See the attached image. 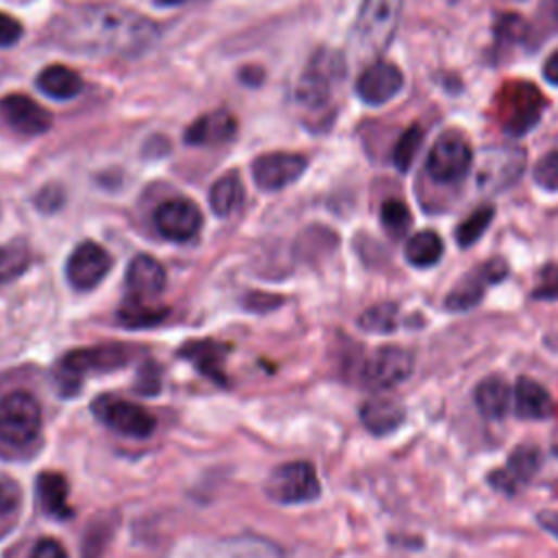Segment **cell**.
Wrapping results in <instances>:
<instances>
[{
  "mask_svg": "<svg viewBox=\"0 0 558 558\" xmlns=\"http://www.w3.org/2000/svg\"><path fill=\"white\" fill-rule=\"evenodd\" d=\"M160 27L118 5H79L58 14L47 38L81 55L140 58L160 40Z\"/></svg>",
  "mask_w": 558,
  "mask_h": 558,
  "instance_id": "obj_1",
  "label": "cell"
},
{
  "mask_svg": "<svg viewBox=\"0 0 558 558\" xmlns=\"http://www.w3.org/2000/svg\"><path fill=\"white\" fill-rule=\"evenodd\" d=\"M347 62L343 53L319 49L297 81V103L310 112H321L332 105L337 88L345 81Z\"/></svg>",
  "mask_w": 558,
  "mask_h": 558,
  "instance_id": "obj_2",
  "label": "cell"
},
{
  "mask_svg": "<svg viewBox=\"0 0 558 558\" xmlns=\"http://www.w3.org/2000/svg\"><path fill=\"white\" fill-rule=\"evenodd\" d=\"M493 110L502 131L510 138H521L538 125L545 112V97L530 81H508L499 88Z\"/></svg>",
  "mask_w": 558,
  "mask_h": 558,
  "instance_id": "obj_3",
  "label": "cell"
},
{
  "mask_svg": "<svg viewBox=\"0 0 558 558\" xmlns=\"http://www.w3.org/2000/svg\"><path fill=\"white\" fill-rule=\"evenodd\" d=\"M131 360V352L125 345H99L90 350H75L66 354L53 371L58 393L73 397L90 371L123 369Z\"/></svg>",
  "mask_w": 558,
  "mask_h": 558,
  "instance_id": "obj_4",
  "label": "cell"
},
{
  "mask_svg": "<svg viewBox=\"0 0 558 558\" xmlns=\"http://www.w3.org/2000/svg\"><path fill=\"white\" fill-rule=\"evenodd\" d=\"M404 0H363L354 27V49L360 58H376L389 49L400 27Z\"/></svg>",
  "mask_w": 558,
  "mask_h": 558,
  "instance_id": "obj_5",
  "label": "cell"
},
{
  "mask_svg": "<svg viewBox=\"0 0 558 558\" xmlns=\"http://www.w3.org/2000/svg\"><path fill=\"white\" fill-rule=\"evenodd\" d=\"M166 558H284L282 547L262 536L201 538L177 545Z\"/></svg>",
  "mask_w": 558,
  "mask_h": 558,
  "instance_id": "obj_6",
  "label": "cell"
},
{
  "mask_svg": "<svg viewBox=\"0 0 558 558\" xmlns=\"http://www.w3.org/2000/svg\"><path fill=\"white\" fill-rule=\"evenodd\" d=\"M42 430V408L31 393H12L0 400V443L29 447Z\"/></svg>",
  "mask_w": 558,
  "mask_h": 558,
  "instance_id": "obj_7",
  "label": "cell"
},
{
  "mask_svg": "<svg viewBox=\"0 0 558 558\" xmlns=\"http://www.w3.org/2000/svg\"><path fill=\"white\" fill-rule=\"evenodd\" d=\"M264 491L268 499L277 504H306L321 495V482L317 469L306 460L284 462L270 471Z\"/></svg>",
  "mask_w": 558,
  "mask_h": 558,
  "instance_id": "obj_8",
  "label": "cell"
},
{
  "mask_svg": "<svg viewBox=\"0 0 558 558\" xmlns=\"http://www.w3.org/2000/svg\"><path fill=\"white\" fill-rule=\"evenodd\" d=\"M525 168V151L515 144L489 147L480 153L475 166V183L482 192H502L517 183Z\"/></svg>",
  "mask_w": 558,
  "mask_h": 558,
  "instance_id": "obj_9",
  "label": "cell"
},
{
  "mask_svg": "<svg viewBox=\"0 0 558 558\" xmlns=\"http://www.w3.org/2000/svg\"><path fill=\"white\" fill-rule=\"evenodd\" d=\"M92 413L103 426L131 439H147L155 432L157 426L155 417L147 408L114 395H101L94 400Z\"/></svg>",
  "mask_w": 558,
  "mask_h": 558,
  "instance_id": "obj_10",
  "label": "cell"
},
{
  "mask_svg": "<svg viewBox=\"0 0 558 558\" xmlns=\"http://www.w3.org/2000/svg\"><path fill=\"white\" fill-rule=\"evenodd\" d=\"M471 164H473L471 147L454 134H445L432 147L426 160V170L436 183L449 186V183L462 181L469 175Z\"/></svg>",
  "mask_w": 558,
  "mask_h": 558,
  "instance_id": "obj_11",
  "label": "cell"
},
{
  "mask_svg": "<svg viewBox=\"0 0 558 558\" xmlns=\"http://www.w3.org/2000/svg\"><path fill=\"white\" fill-rule=\"evenodd\" d=\"M506 275H508V264L502 257H493L480 264L475 270L467 272L449 291V295L445 297V308L452 313H465L475 308L482 302L486 289L502 282Z\"/></svg>",
  "mask_w": 558,
  "mask_h": 558,
  "instance_id": "obj_12",
  "label": "cell"
},
{
  "mask_svg": "<svg viewBox=\"0 0 558 558\" xmlns=\"http://www.w3.org/2000/svg\"><path fill=\"white\" fill-rule=\"evenodd\" d=\"M415 358L408 350L386 345L376 350L363 369V380L376 391H389L406 382L413 376Z\"/></svg>",
  "mask_w": 558,
  "mask_h": 558,
  "instance_id": "obj_13",
  "label": "cell"
},
{
  "mask_svg": "<svg viewBox=\"0 0 558 558\" xmlns=\"http://www.w3.org/2000/svg\"><path fill=\"white\" fill-rule=\"evenodd\" d=\"M112 255L97 242H81L66 262V277L73 289L92 291L107 277Z\"/></svg>",
  "mask_w": 558,
  "mask_h": 558,
  "instance_id": "obj_14",
  "label": "cell"
},
{
  "mask_svg": "<svg viewBox=\"0 0 558 558\" xmlns=\"http://www.w3.org/2000/svg\"><path fill=\"white\" fill-rule=\"evenodd\" d=\"M306 168H308V160L300 153H266L251 164L257 188L266 192L282 190L295 183Z\"/></svg>",
  "mask_w": 558,
  "mask_h": 558,
  "instance_id": "obj_15",
  "label": "cell"
},
{
  "mask_svg": "<svg viewBox=\"0 0 558 558\" xmlns=\"http://www.w3.org/2000/svg\"><path fill=\"white\" fill-rule=\"evenodd\" d=\"M155 227L157 231L173 242L192 240L203 225L201 210L190 199H170L155 210Z\"/></svg>",
  "mask_w": 558,
  "mask_h": 558,
  "instance_id": "obj_16",
  "label": "cell"
},
{
  "mask_svg": "<svg viewBox=\"0 0 558 558\" xmlns=\"http://www.w3.org/2000/svg\"><path fill=\"white\" fill-rule=\"evenodd\" d=\"M404 88V73L391 62H376L371 64L358 79L356 92L363 103L380 107L393 101Z\"/></svg>",
  "mask_w": 558,
  "mask_h": 558,
  "instance_id": "obj_17",
  "label": "cell"
},
{
  "mask_svg": "<svg viewBox=\"0 0 558 558\" xmlns=\"http://www.w3.org/2000/svg\"><path fill=\"white\" fill-rule=\"evenodd\" d=\"M0 116L23 136H42L53 123V116L25 94H10L0 101Z\"/></svg>",
  "mask_w": 558,
  "mask_h": 558,
  "instance_id": "obj_18",
  "label": "cell"
},
{
  "mask_svg": "<svg viewBox=\"0 0 558 558\" xmlns=\"http://www.w3.org/2000/svg\"><path fill=\"white\" fill-rule=\"evenodd\" d=\"M127 287L131 300L151 302L166 289V268L151 255H136L127 268Z\"/></svg>",
  "mask_w": 558,
  "mask_h": 558,
  "instance_id": "obj_19",
  "label": "cell"
},
{
  "mask_svg": "<svg viewBox=\"0 0 558 558\" xmlns=\"http://www.w3.org/2000/svg\"><path fill=\"white\" fill-rule=\"evenodd\" d=\"M229 345L218 341H190L179 350V356L188 360L201 376L210 378L214 384L227 386L225 360L229 354Z\"/></svg>",
  "mask_w": 558,
  "mask_h": 558,
  "instance_id": "obj_20",
  "label": "cell"
},
{
  "mask_svg": "<svg viewBox=\"0 0 558 558\" xmlns=\"http://www.w3.org/2000/svg\"><path fill=\"white\" fill-rule=\"evenodd\" d=\"M238 131V121L229 110H214L196 118L186 129V142L194 147H210V144H225Z\"/></svg>",
  "mask_w": 558,
  "mask_h": 558,
  "instance_id": "obj_21",
  "label": "cell"
},
{
  "mask_svg": "<svg viewBox=\"0 0 558 558\" xmlns=\"http://www.w3.org/2000/svg\"><path fill=\"white\" fill-rule=\"evenodd\" d=\"M538 467H541V452L532 445H521L510 454L502 471H495L489 475V482L504 493H515L517 484L521 482L525 484L538 471Z\"/></svg>",
  "mask_w": 558,
  "mask_h": 558,
  "instance_id": "obj_22",
  "label": "cell"
},
{
  "mask_svg": "<svg viewBox=\"0 0 558 558\" xmlns=\"http://www.w3.org/2000/svg\"><path fill=\"white\" fill-rule=\"evenodd\" d=\"M515 413L521 419H549L554 415V400L536 380L521 376L512 391Z\"/></svg>",
  "mask_w": 558,
  "mask_h": 558,
  "instance_id": "obj_23",
  "label": "cell"
},
{
  "mask_svg": "<svg viewBox=\"0 0 558 558\" xmlns=\"http://www.w3.org/2000/svg\"><path fill=\"white\" fill-rule=\"evenodd\" d=\"M360 419L371 434L384 436V434L395 432L406 421V410L400 402L380 395V397H373L367 404H363Z\"/></svg>",
  "mask_w": 558,
  "mask_h": 558,
  "instance_id": "obj_24",
  "label": "cell"
},
{
  "mask_svg": "<svg viewBox=\"0 0 558 558\" xmlns=\"http://www.w3.org/2000/svg\"><path fill=\"white\" fill-rule=\"evenodd\" d=\"M36 491H38V499L47 515H51L55 519L73 517V508L68 504L71 486L62 473H55V471L40 473L36 480Z\"/></svg>",
  "mask_w": 558,
  "mask_h": 558,
  "instance_id": "obj_25",
  "label": "cell"
},
{
  "mask_svg": "<svg viewBox=\"0 0 558 558\" xmlns=\"http://www.w3.org/2000/svg\"><path fill=\"white\" fill-rule=\"evenodd\" d=\"M510 397H512V391L508 382L497 376L484 378L473 391V402L480 415L486 419H502L508 413Z\"/></svg>",
  "mask_w": 558,
  "mask_h": 558,
  "instance_id": "obj_26",
  "label": "cell"
},
{
  "mask_svg": "<svg viewBox=\"0 0 558 558\" xmlns=\"http://www.w3.org/2000/svg\"><path fill=\"white\" fill-rule=\"evenodd\" d=\"M38 88L55 101H71V99L79 97L84 81L75 71H71L66 66H49L40 73Z\"/></svg>",
  "mask_w": 558,
  "mask_h": 558,
  "instance_id": "obj_27",
  "label": "cell"
},
{
  "mask_svg": "<svg viewBox=\"0 0 558 558\" xmlns=\"http://www.w3.org/2000/svg\"><path fill=\"white\" fill-rule=\"evenodd\" d=\"M404 253H406V259L410 266L430 268L441 262V257L445 253V242L436 231L426 229V231H419L413 238H408Z\"/></svg>",
  "mask_w": 558,
  "mask_h": 558,
  "instance_id": "obj_28",
  "label": "cell"
},
{
  "mask_svg": "<svg viewBox=\"0 0 558 558\" xmlns=\"http://www.w3.org/2000/svg\"><path fill=\"white\" fill-rule=\"evenodd\" d=\"M244 201V183L238 173H227L210 190V205L216 216H231Z\"/></svg>",
  "mask_w": 558,
  "mask_h": 558,
  "instance_id": "obj_29",
  "label": "cell"
},
{
  "mask_svg": "<svg viewBox=\"0 0 558 558\" xmlns=\"http://www.w3.org/2000/svg\"><path fill=\"white\" fill-rule=\"evenodd\" d=\"M31 264V246L25 238L0 244V287L18 279Z\"/></svg>",
  "mask_w": 558,
  "mask_h": 558,
  "instance_id": "obj_30",
  "label": "cell"
},
{
  "mask_svg": "<svg viewBox=\"0 0 558 558\" xmlns=\"http://www.w3.org/2000/svg\"><path fill=\"white\" fill-rule=\"evenodd\" d=\"M23 515V489L16 480H0V541L10 536Z\"/></svg>",
  "mask_w": 558,
  "mask_h": 558,
  "instance_id": "obj_31",
  "label": "cell"
},
{
  "mask_svg": "<svg viewBox=\"0 0 558 558\" xmlns=\"http://www.w3.org/2000/svg\"><path fill=\"white\" fill-rule=\"evenodd\" d=\"M166 310L164 308H155V306H147V302H138V300H129L123 304V308L118 310V321L125 328H151L157 326L166 319Z\"/></svg>",
  "mask_w": 558,
  "mask_h": 558,
  "instance_id": "obj_32",
  "label": "cell"
},
{
  "mask_svg": "<svg viewBox=\"0 0 558 558\" xmlns=\"http://www.w3.org/2000/svg\"><path fill=\"white\" fill-rule=\"evenodd\" d=\"M493 34L499 49H510L523 45L532 36V27L517 14H502L493 25Z\"/></svg>",
  "mask_w": 558,
  "mask_h": 558,
  "instance_id": "obj_33",
  "label": "cell"
},
{
  "mask_svg": "<svg viewBox=\"0 0 558 558\" xmlns=\"http://www.w3.org/2000/svg\"><path fill=\"white\" fill-rule=\"evenodd\" d=\"M495 216V207L493 205H482L478 207L473 214H469L456 229V240L460 246H471L475 244L484 231L489 229V225L493 223Z\"/></svg>",
  "mask_w": 558,
  "mask_h": 558,
  "instance_id": "obj_34",
  "label": "cell"
},
{
  "mask_svg": "<svg viewBox=\"0 0 558 558\" xmlns=\"http://www.w3.org/2000/svg\"><path fill=\"white\" fill-rule=\"evenodd\" d=\"M397 306L395 304H380L369 308L360 319V330L369 334H391L397 330Z\"/></svg>",
  "mask_w": 558,
  "mask_h": 558,
  "instance_id": "obj_35",
  "label": "cell"
},
{
  "mask_svg": "<svg viewBox=\"0 0 558 558\" xmlns=\"http://www.w3.org/2000/svg\"><path fill=\"white\" fill-rule=\"evenodd\" d=\"M423 136H426L423 129L419 125H413L397 140V144L393 149V162H395V168L400 173H408L410 170V166H413V162H415V157H417V153H419V149L423 144Z\"/></svg>",
  "mask_w": 558,
  "mask_h": 558,
  "instance_id": "obj_36",
  "label": "cell"
},
{
  "mask_svg": "<svg viewBox=\"0 0 558 558\" xmlns=\"http://www.w3.org/2000/svg\"><path fill=\"white\" fill-rule=\"evenodd\" d=\"M380 218H382L384 229H386L393 238L404 236V233L408 231L410 223H413V214H410L408 205L402 203V201H397V199H389V201L382 205Z\"/></svg>",
  "mask_w": 558,
  "mask_h": 558,
  "instance_id": "obj_37",
  "label": "cell"
},
{
  "mask_svg": "<svg viewBox=\"0 0 558 558\" xmlns=\"http://www.w3.org/2000/svg\"><path fill=\"white\" fill-rule=\"evenodd\" d=\"M534 183L547 192H558V151H551L536 162Z\"/></svg>",
  "mask_w": 558,
  "mask_h": 558,
  "instance_id": "obj_38",
  "label": "cell"
},
{
  "mask_svg": "<svg viewBox=\"0 0 558 558\" xmlns=\"http://www.w3.org/2000/svg\"><path fill=\"white\" fill-rule=\"evenodd\" d=\"M534 300L556 302L558 300V266H547L538 275V284L532 291Z\"/></svg>",
  "mask_w": 558,
  "mask_h": 558,
  "instance_id": "obj_39",
  "label": "cell"
},
{
  "mask_svg": "<svg viewBox=\"0 0 558 558\" xmlns=\"http://www.w3.org/2000/svg\"><path fill=\"white\" fill-rule=\"evenodd\" d=\"M162 389V371L155 363H144L142 369L138 371L136 380V391L140 395H157Z\"/></svg>",
  "mask_w": 558,
  "mask_h": 558,
  "instance_id": "obj_40",
  "label": "cell"
},
{
  "mask_svg": "<svg viewBox=\"0 0 558 558\" xmlns=\"http://www.w3.org/2000/svg\"><path fill=\"white\" fill-rule=\"evenodd\" d=\"M23 34H25V29L14 16L0 14V49L14 47L23 38Z\"/></svg>",
  "mask_w": 558,
  "mask_h": 558,
  "instance_id": "obj_41",
  "label": "cell"
},
{
  "mask_svg": "<svg viewBox=\"0 0 558 558\" xmlns=\"http://www.w3.org/2000/svg\"><path fill=\"white\" fill-rule=\"evenodd\" d=\"M64 203V190L60 186H47L40 190V194L36 196V205L42 212H58Z\"/></svg>",
  "mask_w": 558,
  "mask_h": 558,
  "instance_id": "obj_42",
  "label": "cell"
},
{
  "mask_svg": "<svg viewBox=\"0 0 558 558\" xmlns=\"http://www.w3.org/2000/svg\"><path fill=\"white\" fill-rule=\"evenodd\" d=\"M29 558H68V551L64 549V545L60 541L42 538L36 543Z\"/></svg>",
  "mask_w": 558,
  "mask_h": 558,
  "instance_id": "obj_43",
  "label": "cell"
},
{
  "mask_svg": "<svg viewBox=\"0 0 558 558\" xmlns=\"http://www.w3.org/2000/svg\"><path fill=\"white\" fill-rule=\"evenodd\" d=\"M536 521L545 532H549L554 538H558V512L541 510V512H536Z\"/></svg>",
  "mask_w": 558,
  "mask_h": 558,
  "instance_id": "obj_44",
  "label": "cell"
},
{
  "mask_svg": "<svg viewBox=\"0 0 558 558\" xmlns=\"http://www.w3.org/2000/svg\"><path fill=\"white\" fill-rule=\"evenodd\" d=\"M538 16H543L545 23H549L554 29H558V0H543Z\"/></svg>",
  "mask_w": 558,
  "mask_h": 558,
  "instance_id": "obj_45",
  "label": "cell"
},
{
  "mask_svg": "<svg viewBox=\"0 0 558 558\" xmlns=\"http://www.w3.org/2000/svg\"><path fill=\"white\" fill-rule=\"evenodd\" d=\"M543 77L547 84L558 88V51H554L543 64Z\"/></svg>",
  "mask_w": 558,
  "mask_h": 558,
  "instance_id": "obj_46",
  "label": "cell"
},
{
  "mask_svg": "<svg viewBox=\"0 0 558 558\" xmlns=\"http://www.w3.org/2000/svg\"><path fill=\"white\" fill-rule=\"evenodd\" d=\"M253 71H255V68H244V73H242V77H240V79H242L244 84H249V86H257V84L262 81V71H259V68H257V73H253Z\"/></svg>",
  "mask_w": 558,
  "mask_h": 558,
  "instance_id": "obj_47",
  "label": "cell"
},
{
  "mask_svg": "<svg viewBox=\"0 0 558 558\" xmlns=\"http://www.w3.org/2000/svg\"><path fill=\"white\" fill-rule=\"evenodd\" d=\"M183 3H190V0H155V5H160V8H177Z\"/></svg>",
  "mask_w": 558,
  "mask_h": 558,
  "instance_id": "obj_48",
  "label": "cell"
}]
</instances>
